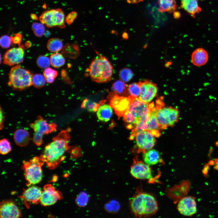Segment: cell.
<instances>
[{"mask_svg":"<svg viewBox=\"0 0 218 218\" xmlns=\"http://www.w3.org/2000/svg\"><path fill=\"white\" fill-rule=\"evenodd\" d=\"M11 39L13 43L19 45L21 40V35L19 33L17 34L13 37H11Z\"/></svg>","mask_w":218,"mask_h":218,"instance_id":"obj_40","label":"cell"},{"mask_svg":"<svg viewBox=\"0 0 218 218\" xmlns=\"http://www.w3.org/2000/svg\"><path fill=\"white\" fill-rule=\"evenodd\" d=\"M12 42L11 37L7 35L2 36L0 39V44L1 47L4 48H9Z\"/></svg>","mask_w":218,"mask_h":218,"instance_id":"obj_37","label":"cell"},{"mask_svg":"<svg viewBox=\"0 0 218 218\" xmlns=\"http://www.w3.org/2000/svg\"><path fill=\"white\" fill-rule=\"evenodd\" d=\"M133 75L132 71L130 69L125 68L120 71L119 77L121 81L124 82H127L131 79Z\"/></svg>","mask_w":218,"mask_h":218,"instance_id":"obj_34","label":"cell"},{"mask_svg":"<svg viewBox=\"0 0 218 218\" xmlns=\"http://www.w3.org/2000/svg\"><path fill=\"white\" fill-rule=\"evenodd\" d=\"M159 11L160 12H172L176 9L175 0H158Z\"/></svg>","mask_w":218,"mask_h":218,"instance_id":"obj_24","label":"cell"},{"mask_svg":"<svg viewBox=\"0 0 218 218\" xmlns=\"http://www.w3.org/2000/svg\"><path fill=\"white\" fill-rule=\"evenodd\" d=\"M143 0H129V2H131L133 3H136L143 1Z\"/></svg>","mask_w":218,"mask_h":218,"instance_id":"obj_42","label":"cell"},{"mask_svg":"<svg viewBox=\"0 0 218 218\" xmlns=\"http://www.w3.org/2000/svg\"><path fill=\"white\" fill-rule=\"evenodd\" d=\"M33 129L34 134L32 140L37 146H40L43 143V135L54 132L57 130V125L54 123H48L41 116H38L34 122L30 124Z\"/></svg>","mask_w":218,"mask_h":218,"instance_id":"obj_8","label":"cell"},{"mask_svg":"<svg viewBox=\"0 0 218 218\" xmlns=\"http://www.w3.org/2000/svg\"><path fill=\"white\" fill-rule=\"evenodd\" d=\"M10 142L6 139L3 138L0 141V152L2 155H6L11 150Z\"/></svg>","mask_w":218,"mask_h":218,"instance_id":"obj_35","label":"cell"},{"mask_svg":"<svg viewBox=\"0 0 218 218\" xmlns=\"http://www.w3.org/2000/svg\"><path fill=\"white\" fill-rule=\"evenodd\" d=\"M143 159L144 162L149 166L156 164L160 162V156L159 153L155 149H149L144 152Z\"/></svg>","mask_w":218,"mask_h":218,"instance_id":"obj_22","label":"cell"},{"mask_svg":"<svg viewBox=\"0 0 218 218\" xmlns=\"http://www.w3.org/2000/svg\"><path fill=\"white\" fill-rule=\"evenodd\" d=\"M88 200V197L87 195L82 193L78 196L77 200V202L78 205L83 206L87 204Z\"/></svg>","mask_w":218,"mask_h":218,"instance_id":"obj_38","label":"cell"},{"mask_svg":"<svg viewBox=\"0 0 218 218\" xmlns=\"http://www.w3.org/2000/svg\"><path fill=\"white\" fill-rule=\"evenodd\" d=\"M127 0V1H128V2H129V0Z\"/></svg>","mask_w":218,"mask_h":218,"instance_id":"obj_45","label":"cell"},{"mask_svg":"<svg viewBox=\"0 0 218 218\" xmlns=\"http://www.w3.org/2000/svg\"><path fill=\"white\" fill-rule=\"evenodd\" d=\"M130 173L137 179H149L152 177L149 166L141 161L134 160L130 167Z\"/></svg>","mask_w":218,"mask_h":218,"instance_id":"obj_14","label":"cell"},{"mask_svg":"<svg viewBox=\"0 0 218 218\" xmlns=\"http://www.w3.org/2000/svg\"><path fill=\"white\" fill-rule=\"evenodd\" d=\"M61 193L56 190L51 184H47L43 187L40 200V203L44 206L54 204L62 199Z\"/></svg>","mask_w":218,"mask_h":218,"instance_id":"obj_12","label":"cell"},{"mask_svg":"<svg viewBox=\"0 0 218 218\" xmlns=\"http://www.w3.org/2000/svg\"><path fill=\"white\" fill-rule=\"evenodd\" d=\"M127 88V85L121 80L116 81L111 86L112 91L115 94L121 96L125 95L128 91Z\"/></svg>","mask_w":218,"mask_h":218,"instance_id":"obj_26","label":"cell"},{"mask_svg":"<svg viewBox=\"0 0 218 218\" xmlns=\"http://www.w3.org/2000/svg\"><path fill=\"white\" fill-rule=\"evenodd\" d=\"M88 69L91 78L94 82L104 83L111 79L113 67L104 56L100 55L95 58L90 64Z\"/></svg>","mask_w":218,"mask_h":218,"instance_id":"obj_3","label":"cell"},{"mask_svg":"<svg viewBox=\"0 0 218 218\" xmlns=\"http://www.w3.org/2000/svg\"><path fill=\"white\" fill-rule=\"evenodd\" d=\"M65 18L63 11L60 8L51 9L43 12L39 17L42 23L48 28L65 27Z\"/></svg>","mask_w":218,"mask_h":218,"instance_id":"obj_9","label":"cell"},{"mask_svg":"<svg viewBox=\"0 0 218 218\" xmlns=\"http://www.w3.org/2000/svg\"><path fill=\"white\" fill-rule=\"evenodd\" d=\"M42 191L38 187L33 186L24 190L18 197L23 200L25 206L29 209L31 203L37 204L40 203Z\"/></svg>","mask_w":218,"mask_h":218,"instance_id":"obj_13","label":"cell"},{"mask_svg":"<svg viewBox=\"0 0 218 218\" xmlns=\"http://www.w3.org/2000/svg\"><path fill=\"white\" fill-rule=\"evenodd\" d=\"M130 139L135 138L139 149L144 152L150 149L154 146L155 139L154 136L149 131L145 130L136 133Z\"/></svg>","mask_w":218,"mask_h":218,"instance_id":"obj_11","label":"cell"},{"mask_svg":"<svg viewBox=\"0 0 218 218\" xmlns=\"http://www.w3.org/2000/svg\"><path fill=\"white\" fill-rule=\"evenodd\" d=\"M70 128L62 130L45 147L40 158L50 169L56 168L65 158L64 154L69 149Z\"/></svg>","mask_w":218,"mask_h":218,"instance_id":"obj_1","label":"cell"},{"mask_svg":"<svg viewBox=\"0 0 218 218\" xmlns=\"http://www.w3.org/2000/svg\"><path fill=\"white\" fill-rule=\"evenodd\" d=\"M209 55L207 51L201 48H197L192 53L191 61L193 65L200 67L205 65L208 62Z\"/></svg>","mask_w":218,"mask_h":218,"instance_id":"obj_19","label":"cell"},{"mask_svg":"<svg viewBox=\"0 0 218 218\" xmlns=\"http://www.w3.org/2000/svg\"><path fill=\"white\" fill-rule=\"evenodd\" d=\"M108 97L110 105L119 117L123 116L134 98L130 96L128 97L120 96L113 92L110 93Z\"/></svg>","mask_w":218,"mask_h":218,"instance_id":"obj_10","label":"cell"},{"mask_svg":"<svg viewBox=\"0 0 218 218\" xmlns=\"http://www.w3.org/2000/svg\"><path fill=\"white\" fill-rule=\"evenodd\" d=\"M139 83L141 88V92L138 98L141 101L148 103L157 95V86L147 80L143 81Z\"/></svg>","mask_w":218,"mask_h":218,"instance_id":"obj_17","label":"cell"},{"mask_svg":"<svg viewBox=\"0 0 218 218\" xmlns=\"http://www.w3.org/2000/svg\"><path fill=\"white\" fill-rule=\"evenodd\" d=\"M174 17L176 18H179L180 17V14L179 12H177L174 14Z\"/></svg>","mask_w":218,"mask_h":218,"instance_id":"obj_44","label":"cell"},{"mask_svg":"<svg viewBox=\"0 0 218 218\" xmlns=\"http://www.w3.org/2000/svg\"><path fill=\"white\" fill-rule=\"evenodd\" d=\"M31 17L33 20H36L38 19L37 17L35 14H32L31 15Z\"/></svg>","mask_w":218,"mask_h":218,"instance_id":"obj_43","label":"cell"},{"mask_svg":"<svg viewBox=\"0 0 218 218\" xmlns=\"http://www.w3.org/2000/svg\"><path fill=\"white\" fill-rule=\"evenodd\" d=\"M112 107L108 104H104L100 106L97 113L98 119L104 122L109 121L112 114Z\"/></svg>","mask_w":218,"mask_h":218,"instance_id":"obj_23","label":"cell"},{"mask_svg":"<svg viewBox=\"0 0 218 218\" xmlns=\"http://www.w3.org/2000/svg\"><path fill=\"white\" fill-rule=\"evenodd\" d=\"M36 63L39 68L45 69L48 68L51 64L50 59L47 56L41 55L38 58Z\"/></svg>","mask_w":218,"mask_h":218,"instance_id":"obj_36","label":"cell"},{"mask_svg":"<svg viewBox=\"0 0 218 218\" xmlns=\"http://www.w3.org/2000/svg\"><path fill=\"white\" fill-rule=\"evenodd\" d=\"M13 137L16 144L23 147L27 145L30 140V135L28 131L23 129H19L14 133Z\"/></svg>","mask_w":218,"mask_h":218,"instance_id":"obj_21","label":"cell"},{"mask_svg":"<svg viewBox=\"0 0 218 218\" xmlns=\"http://www.w3.org/2000/svg\"><path fill=\"white\" fill-rule=\"evenodd\" d=\"M24 52L21 47L13 48L8 50L3 57V63L12 66L23 62Z\"/></svg>","mask_w":218,"mask_h":218,"instance_id":"obj_18","label":"cell"},{"mask_svg":"<svg viewBox=\"0 0 218 218\" xmlns=\"http://www.w3.org/2000/svg\"><path fill=\"white\" fill-rule=\"evenodd\" d=\"M21 216L20 209L12 200H3L0 203V216L1 218H17Z\"/></svg>","mask_w":218,"mask_h":218,"instance_id":"obj_15","label":"cell"},{"mask_svg":"<svg viewBox=\"0 0 218 218\" xmlns=\"http://www.w3.org/2000/svg\"><path fill=\"white\" fill-rule=\"evenodd\" d=\"M50 59L51 64L55 68H59L62 66L65 63V59L63 55L57 52L52 54Z\"/></svg>","mask_w":218,"mask_h":218,"instance_id":"obj_28","label":"cell"},{"mask_svg":"<svg viewBox=\"0 0 218 218\" xmlns=\"http://www.w3.org/2000/svg\"><path fill=\"white\" fill-rule=\"evenodd\" d=\"M47 47L48 50L50 51L56 53L62 49L63 43L62 41L58 38H51L48 40Z\"/></svg>","mask_w":218,"mask_h":218,"instance_id":"obj_27","label":"cell"},{"mask_svg":"<svg viewBox=\"0 0 218 218\" xmlns=\"http://www.w3.org/2000/svg\"><path fill=\"white\" fill-rule=\"evenodd\" d=\"M181 7L194 18L202 11L198 0H181Z\"/></svg>","mask_w":218,"mask_h":218,"instance_id":"obj_20","label":"cell"},{"mask_svg":"<svg viewBox=\"0 0 218 218\" xmlns=\"http://www.w3.org/2000/svg\"><path fill=\"white\" fill-rule=\"evenodd\" d=\"M179 213L186 216H191L197 212L196 202L195 198L192 196H187L181 199L177 205Z\"/></svg>","mask_w":218,"mask_h":218,"instance_id":"obj_16","label":"cell"},{"mask_svg":"<svg viewBox=\"0 0 218 218\" xmlns=\"http://www.w3.org/2000/svg\"><path fill=\"white\" fill-rule=\"evenodd\" d=\"M100 106L99 103L85 99L83 101L81 107L87 109L89 111L95 112L97 111Z\"/></svg>","mask_w":218,"mask_h":218,"instance_id":"obj_29","label":"cell"},{"mask_svg":"<svg viewBox=\"0 0 218 218\" xmlns=\"http://www.w3.org/2000/svg\"><path fill=\"white\" fill-rule=\"evenodd\" d=\"M156 117L161 129H164L172 126L178 121L179 112L178 109L172 107H164L160 100L157 101Z\"/></svg>","mask_w":218,"mask_h":218,"instance_id":"obj_7","label":"cell"},{"mask_svg":"<svg viewBox=\"0 0 218 218\" xmlns=\"http://www.w3.org/2000/svg\"><path fill=\"white\" fill-rule=\"evenodd\" d=\"M32 76L30 71L17 65L10 70L8 84L15 89L22 90L32 85Z\"/></svg>","mask_w":218,"mask_h":218,"instance_id":"obj_5","label":"cell"},{"mask_svg":"<svg viewBox=\"0 0 218 218\" xmlns=\"http://www.w3.org/2000/svg\"><path fill=\"white\" fill-rule=\"evenodd\" d=\"M44 75L46 82L49 83L53 82L55 78L58 75L57 71L51 68H48L44 70L43 72Z\"/></svg>","mask_w":218,"mask_h":218,"instance_id":"obj_32","label":"cell"},{"mask_svg":"<svg viewBox=\"0 0 218 218\" xmlns=\"http://www.w3.org/2000/svg\"><path fill=\"white\" fill-rule=\"evenodd\" d=\"M151 111L148 113L144 116L136 125L135 128L132 130L133 134L131 135L130 138L133 137L138 132L147 130L149 122Z\"/></svg>","mask_w":218,"mask_h":218,"instance_id":"obj_25","label":"cell"},{"mask_svg":"<svg viewBox=\"0 0 218 218\" xmlns=\"http://www.w3.org/2000/svg\"><path fill=\"white\" fill-rule=\"evenodd\" d=\"M31 29L35 35L39 37L42 36L45 32L44 25L41 23L33 22L32 25Z\"/></svg>","mask_w":218,"mask_h":218,"instance_id":"obj_33","label":"cell"},{"mask_svg":"<svg viewBox=\"0 0 218 218\" xmlns=\"http://www.w3.org/2000/svg\"><path fill=\"white\" fill-rule=\"evenodd\" d=\"M131 210L135 215L139 217L150 216L157 211V203L152 195L145 193L134 196L130 203Z\"/></svg>","mask_w":218,"mask_h":218,"instance_id":"obj_2","label":"cell"},{"mask_svg":"<svg viewBox=\"0 0 218 218\" xmlns=\"http://www.w3.org/2000/svg\"><path fill=\"white\" fill-rule=\"evenodd\" d=\"M154 106L153 102L148 104L141 101L139 98H134L123 116L124 121L128 124V128H132L133 125L135 126Z\"/></svg>","mask_w":218,"mask_h":218,"instance_id":"obj_4","label":"cell"},{"mask_svg":"<svg viewBox=\"0 0 218 218\" xmlns=\"http://www.w3.org/2000/svg\"><path fill=\"white\" fill-rule=\"evenodd\" d=\"M77 14L75 12H72L70 13L65 18V21L68 24H71L75 19Z\"/></svg>","mask_w":218,"mask_h":218,"instance_id":"obj_39","label":"cell"},{"mask_svg":"<svg viewBox=\"0 0 218 218\" xmlns=\"http://www.w3.org/2000/svg\"><path fill=\"white\" fill-rule=\"evenodd\" d=\"M4 116L3 115V112L1 107L0 108V129H2L4 127L3 123L4 121Z\"/></svg>","mask_w":218,"mask_h":218,"instance_id":"obj_41","label":"cell"},{"mask_svg":"<svg viewBox=\"0 0 218 218\" xmlns=\"http://www.w3.org/2000/svg\"><path fill=\"white\" fill-rule=\"evenodd\" d=\"M46 81L44 75L40 74H36L32 76V85L37 88H40L45 85Z\"/></svg>","mask_w":218,"mask_h":218,"instance_id":"obj_30","label":"cell"},{"mask_svg":"<svg viewBox=\"0 0 218 218\" xmlns=\"http://www.w3.org/2000/svg\"><path fill=\"white\" fill-rule=\"evenodd\" d=\"M128 91L130 96L135 98H138L141 92V88L138 83H133L128 86Z\"/></svg>","mask_w":218,"mask_h":218,"instance_id":"obj_31","label":"cell"},{"mask_svg":"<svg viewBox=\"0 0 218 218\" xmlns=\"http://www.w3.org/2000/svg\"><path fill=\"white\" fill-rule=\"evenodd\" d=\"M45 163L39 157H34L29 161H23L22 168L25 171L27 186L40 182L42 177V167Z\"/></svg>","mask_w":218,"mask_h":218,"instance_id":"obj_6","label":"cell"}]
</instances>
